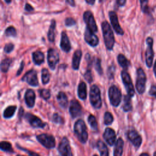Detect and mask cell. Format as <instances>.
<instances>
[{"instance_id":"36","label":"cell","mask_w":156,"mask_h":156,"mask_svg":"<svg viewBox=\"0 0 156 156\" xmlns=\"http://www.w3.org/2000/svg\"><path fill=\"white\" fill-rule=\"evenodd\" d=\"M5 35L7 37H16V29L13 26L8 27L5 30Z\"/></svg>"},{"instance_id":"2","label":"cell","mask_w":156,"mask_h":156,"mask_svg":"<svg viewBox=\"0 0 156 156\" xmlns=\"http://www.w3.org/2000/svg\"><path fill=\"white\" fill-rule=\"evenodd\" d=\"M74 130L78 140L82 143H86L88 139V133L85 123L83 120L79 119L76 122Z\"/></svg>"},{"instance_id":"16","label":"cell","mask_w":156,"mask_h":156,"mask_svg":"<svg viewBox=\"0 0 156 156\" xmlns=\"http://www.w3.org/2000/svg\"><path fill=\"white\" fill-rule=\"evenodd\" d=\"M22 79L27 82V83L31 86L37 87L38 85L37 74L35 70H30L27 72Z\"/></svg>"},{"instance_id":"58","label":"cell","mask_w":156,"mask_h":156,"mask_svg":"<svg viewBox=\"0 0 156 156\" xmlns=\"http://www.w3.org/2000/svg\"><path fill=\"white\" fill-rule=\"evenodd\" d=\"M93 156H98V155H94Z\"/></svg>"},{"instance_id":"32","label":"cell","mask_w":156,"mask_h":156,"mask_svg":"<svg viewBox=\"0 0 156 156\" xmlns=\"http://www.w3.org/2000/svg\"><path fill=\"white\" fill-rule=\"evenodd\" d=\"M12 62V60L9 58H5L2 60L1 65V71L3 73L7 72Z\"/></svg>"},{"instance_id":"8","label":"cell","mask_w":156,"mask_h":156,"mask_svg":"<svg viewBox=\"0 0 156 156\" xmlns=\"http://www.w3.org/2000/svg\"><path fill=\"white\" fill-rule=\"evenodd\" d=\"M121 75L122 80V82L127 92V94L129 95L131 98L133 97L135 93V90H134L133 85L132 79L130 78L129 74L127 71L124 70L121 72Z\"/></svg>"},{"instance_id":"52","label":"cell","mask_w":156,"mask_h":156,"mask_svg":"<svg viewBox=\"0 0 156 156\" xmlns=\"http://www.w3.org/2000/svg\"><path fill=\"white\" fill-rule=\"evenodd\" d=\"M153 71H154V73L155 74V76L156 77V60L154 62V68H153Z\"/></svg>"},{"instance_id":"31","label":"cell","mask_w":156,"mask_h":156,"mask_svg":"<svg viewBox=\"0 0 156 156\" xmlns=\"http://www.w3.org/2000/svg\"><path fill=\"white\" fill-rule=\"evenodd\" d=\"M16 106L15 105H11L7 107L3 113V116L5 118H10L12 117L16 111Z\"/></svg>"},{"instance_id":"23","label":"cell","mask_w":156,"mask_h":156,"mask_svg":"<svg viewBox=\"0 0 156 156\" xmlns=\"http://www.w3.org/2000/svg\"><path fill=\"white\" fill-rule=\"evenodd\" d=\"M32 59L35 65H40L44 62V55L40 51H37L32 53Z\"/></svg>"},{"instance_id":"6","label":"cell","mask_w":156,"mask_h":156,"mask_svg":"<svg viewBox=\"0 0 156 156\" xmlns=\"http://www.w3.org/2000/svg\"><path fill=\"white\" fill-rule=\"evenodd\" d=\"M108 97L111 104L114 107H118L121 100V93L119 88L113 85L108 90Z\"/></svg>"},{"instance_id":"7","label":"cell","mask_w":156,"mask_h":156,"mask_svg":"<svg viewBox=\"0 0 156 156\" xmlns=\"http://www.w3.org/2000/svg\"><path fill=\"white\" fill-rule=\"evenodd\" d=\"M37 140L47 149H52L55 147V141L54 137L47 133H42L37 136Z\"/></svg>"},{"instance_id":"38","label":"cell","mask_w":156,"mask_h":156,"mask_svg":"<svg viewBox=\"0 0 156 156\" xmlns=\"http://www.w3.org/2000/svg\"><path fill=\"white\" fill-rule=\"evenodd\" d=\"M38 93L40 94V96L44 100H48V99L50 98L51 93L49 90L41 89V90H38Z\"/></svg>"},{"instance_id":"40","label":"cell","mask_w":156,"mask_h":156,"mask_svg":"<svg viewBox=\"0 0 156 156\" xmlns=\"http://www.w3.org/2000/svg\"><path fill=\"white\" fill-rule=\"evenodd\" d=\"M52 121L55 123L62 124L63 122V118L57 113H54L52 116Z\"/></svg>"},{"instance_id":"56","label":"cell","mask_w":156,"mask_h":156,"mask_svg":"<svg viewBox=\"0 0 156 156\" xmlns=\"http://www.w3.org/2000/svg\"><path fill=\"white\" fill-rule=\"evenodd\" d=\"M16 156H24V155H16Z\"/></svg>"},{"instance_id":"13","label":"cell","mask_w":156,"mask_h":156,"mask_svg":"<svg viewBox=\"0 0 156 156\" xmlns=\"http://www.w3.org/2000/svg\"><path fill=\"white\" fill-rule=\"evenodd\" d=\"M84 39L89 45L93 47L96 46L99 43L98 37L87 27L84 33Z\"/></svg>"},{"instance_id":"28","label":"cell","mask_w":156,"mask_h":156,"mask_svg":"<svg viewBox=\"0 0 156 156\" xmlns=\"http://www.w3.org/2000/svg\"><path fill=\"white\" fill-rule=\"evenodd\" d=\"M122 109L124 112H129L132 109L131 97L128 94L124 96V103L122 105Z\"/></svg>"},{"instance_id":"39","label":"cell","mask_w":156,"mask_h":156,"mask_svg":"<svg viewBox=\"0 0 156 156\" xmlns=\"http://www.w3.org/2000/svg\"><path fill=\"white\" fill-rule=\"evenodd\" d=\"M94 67H95V69H96V71L100 75H101L102 74L103 71H102V69L101 65V60L99 58H96V59L95 64H94Z\"/></svg>"},{"instance_id":"37","label":"cell","mask_w":156,"mask_h":156,"mask_svg":"<svg viewBox=\"0 0 156 156\" xmlns=\"http://www.w3.org/2000/svg\"><path fill=\"white\" fill-rule=\"evenodd\" d=\"M113 121V117L110 112H105L104 116V122L105 125H110Z\"/></svg>"},{"instance_id":"54","label":"cell","mask_w":156,"mask_h":156,"mask_svg":"<svg viewBox=\"0 0 156 156\" xmlns=\"http://www.w3.org/2000/svg\"><path fill=\"white\" fill-rule=\"evenodd\" d=\"M4 1H5V2H6V3L9 4V3H10V2H11V1H12V0H4Z\"/></svg>"},{"instance_id":"51","label":"cell","mask_w":156,"mask_h":156,"mask_svg":"<svg viewBox=\"0 0 156 156\" xmlns=\"http://www.w3.org/2000/svg\"><path fill=\"white\" fill-rule=\"evenodd\" d=\"M86 2L90 5H93L95 2V0H85Z\"/></svg>"},{"instance_id":"34","label":"cell","mask_w":156,"mask_h":156,"mask_svg":"<svg viewBox=\"0 0 156 156\" xmlns=\"http://www.w3.org/2000/svg\"><path fill=\"white\" fill-rule=\"evenodd\" d=\"M50 79V74L48 70L44 68L41 71V80L43 84H46L49 82Z\"/></svg>"},{"instance_id":"21","label":"cell","mask_w":156,"mask_h":156,"mask_svg":"<svg viewBox=\"0 0 156 156\" xmlns=\"http://www.w3.org/2000/svg\"><path fill=\"white\" fill-rule=\"evenodd\" d=\"M81 57H82V51L79 49L76 50L73 54V60H72V66L74 69L77 70L79 68Z\"/></svg>"},{"instance_id":"46","label":"cell","mask_w":156,"mask_h":156,"mask_svg":"<svg viewBox=\"0 0 156 156\" xmlns=\"http://www.w3.org/2000/svg\"><path fill=\"white\" fill-rule=\"evenodd\" d=\"M18 146V148H21V149L23 150L24 151H25L26 152H28V153H29V154H30V156H40V155H39L38 154H37V153H35V152H31V151H27V150H26V149H24L23 148H22V147H21L18 146Z\"/></svg>"},{"instance_id":"30","label":"cell","mask_w":156,"mask_h":156,"mask_svg":"<svg viewBox=\"0 0 156 156\" xmlns=\"http://www.w3.org/2000/svg\"><path fill=\"white\" fill-rule=\"evenodd\" d=\"M140 8L142 12L146 15L151 14V9L149 6V0H140Z\"/></svg>"},{"instance_id":"45","label":"cell","mask_w":156,"mask_h":156,"mask_svg":"<svg viewBox=\"0 0 156 156\" xmlns=\"http://www.w3.org/2000/svg\"><path fill=\"white\" fill-rule=\"evenodd\" d=\"M149 95L156 98V84L152 85L149 91Z\"/></svg>"},{"instance_id":"19","label":"cell","mask_w":156,"mask_h":156,"mask_svg":"<svg viewBox=\"0 0 156 156\" xmlns=\"http://www.w3.org/2000/svg\"><path fill=\"white\" fill-rule=\"evenodd\" d=\"M60 48L65 52H68L71 49V43L69 38L65 32H62L61 40H60Z\"/></svg>"},{"instance_id":"48","label":"cell","mask_w":156,"mask_h":156,"mask_svg":"<svg viewBox=\"0 0 156 156\" xmlns=\"http://www.w3.org/2000/svg\"><path fill=\"white\" fill-rule=\"evenodd\" d=\"M116 3L119 6L122 7L126 4V0H116Z\"/></svg>"},{"instance_id":"33","label":"cell","mask_w":156,"mask_h":156,"mask_svg":"<svg viewBox=\"0 0 156 156\" xmlns=\"http://www.w3.org/2000/svg\"><path fill=\"white\" fill-rule=\"evenodd\" d=\"M88 122L90 124V126L92 130H98V123H97L95 117L93 115H89V116L88 118Z\"/></svg>"},{"instance_id":"49","label":"cell","mask_w":156,"mask_h":156,"mask_svg":"<svg viewBox=\"0 0 156 156\" xmlns=\"http://www.w3.org/2000/svg\"><path fill=\"white\" fill-rule=\"evenodd\" d=\"M23 68H24V62H21V65H20V68L18 70V72H17V74H16L17 76L20 75V74L21 73V72H22V71H23Z\"/></svg>"},{"instance_id":"17","label":"cell","mask_w":156,"mask_h":156,"mask_svg":"<svg viewBox=\"0 0 156 156\" xmlns=\"http://www.w3.org/2000/svg\"><path fill=\"white\" fill-rule=\"evenodd\" d=\"M69 113L72 118H76L81 115L82 107L77 101L73 99L70 102Z\"/></svg>"},{"instance_id":"35","label":"cell","mask_w":156,"mask_h":156,"mask_svg":"<svg viewBox=\"0 0 156 156\" xmlns=\"http://www.w3.org/2000/svg\"><path fill=\"white\" fill-rule=\"evenodd\" d=\"M0 145H1V150L6 152H13V149L10 143L7 141H1Z\"/></svg>"},{"instance_id":"53","label":"cell","mask_w":156,"mask_h":156,"mask_svg":"<svg viewBox=\"0 0 156 156\" xmlns=\"http://www.w3.org/2000/svg\"><path fill=\"white\" fill-rule=\"evenodd\" d=\"M140 156H149V155L147 153H142Z\"/></svg>"},{"instance_id":"10","label":"cell","mask_w":156,"mask_h":156,"mask_svg":"<svg viewBox=\"0 0 156 156\" xmlns=\"http://www.w3.org/2000/svg\"><path fill=\"white\" fill-rule=\"evenodd\" d=\"M58 150L62 156H73L69 141L66 137L63 138L61 140L58 145Z\"/></svg>"},{"instance_id":"47","label":"cell","mask_w":156,"mask_h":156,"mask_svg":"<svg viewBox=\"0 0 156 156\" xmlns=\"http://www.w3.org/2000/svg\"><path fill=\"white\" fill-rule=\"evenodd\" d=\"M25 10L26 11H27V12H31V11H33L34 10V7L31 5H30L29 4H26Z\"/></svg>"},{"instance_id":"43","label":"cell","mask_w":156,"mask_h":156,"mask_svg":"<svg viewBox=\"0 0 156 156\" xmlns=\"http://www.w3.org/2000/svg\"><path fill=\"white\" fill-rule=\"evenodd\" d=\"M114 73H115V66L113 65H111L110 67H108L107 70V75L109 79L113 78Z\"/></svg>"},{"instance_id":"26","label":"cell","mask_w":156,"mask_h":156,"mask_svg":"<svg viewBox=\"0 0 156 156\" xmlns=\"http://www.w3.org/2000/svg\"><path fill=\"white\" fill-rule=\"evenodd\" d=\"M117 59H118V62L119 65L122 68H123L124 69H127L129 67V66L130 65V62L128 60V59L123 54H119L118 55Z\"/></svg>"},{"instance_id":"22","label":"cell","mask_w":156,"mask_h":156,"mask_svg":"<svg viewBox=\"0 0 156 156\" xmlns=\"http://www.w3.org/2000/svg\"><path fill=\"white\" fill-rule=\"evenodd\" d=\"M124 141L121 138H119L116 141L114 148V156H121L123 152Z\"/></svg>"},{"instance_id":"15","label":"cell","mask_w":156,"mask_h":156,"mask_svg":"<svg viewBox=\"0 0 156 156\" xmlns=\"http://www.w3.org/2000/svg\"><path fill=\"white\" fill-rule=\"evenodd\" d=\"M127 138L136 148L140 147L142 143V138L140 135L136 130H129L127 132Z\"/></svg>"},{"instance_id":"20","label":"cell","mask_w":156,"mask_h":156,"mask_svg":"<svg viewBox=\"0 0 156 156\" xmlns=\"http://www.w3.org/2000/svg\"><path fill=\"white\" fill-rule=\"evenodd\" d=\"M25 102L27 107H32L35 104V94L34 91L31 90H27L25 93Z\"/></svg>"},{"instance_id":"41","label":"cell","mask_w":156,"mask_h":156,"mask_svg":"<svg viewBox=\"0 0 156 156\" xmlns=\"http://www.w3.org/2000/svg\"><path fill=\"white\" fill-rule=\"evenodd\" d=\"M84 77L86 79V80L87 82H88L89 83L92 82L93 76H92V73H91V71H90V69H87V71L84 74Z\"/></svg>"},{"instance_id":"14","label":"cell","mask_w":156,"mask_h":156,"mask_svg":"<svg viewBox=\"0 0 156 156\" xmlns=\"http://www.w3.org/2000/svg\"><path fill=\"white\" fill-rule=\"evenodd\" d=\"M25 118L29 124L35 128H43L46 125L39 118L31 113H27L25 115Z\"/></svg>"},{"instance_id":"27","label":"cell","mask_w":156,"mask_h":156,"mask_svg":"<svg viewBox=\"0 0 156 156\" xmlns=\"http://www.w3.org/2000/svg\"><path fill=\"white\" fill-rule=\"evenodd\" d=\"M57 99L59 105L62 108H66L68 106V99L66 94L63 92H59L57 94Z\"/></svg>"},{"instance_id":"57","label":"cell","mask_w":156,"mask_h":156,"mask_svg":"<svg viewBox=\"0 0 156 156\" xmlns=\"http://www.w3.org/2000/svg\"><path fill=\"white\" fill-rule=\"evenodd\" d=\"M102 1H103V0H99V1H100V2H102Z\"/></svg>"},{"instance_id":"18","label":"cell","mask_w":156,"mask_h":156,"mask_svg":"<svg viewBox=\"0 0 156 156\" xmlns=\"http://www.w3.org/2000/svg\"><path fill=\"white\" fill-rule=\"evenodd\" d=\"M103 137L105 141L110 145L112 146L116 141V133L111 128H106Z\"/></svg>"},{"instance_id":"5","label":"cell","mask_w":156,"mask_h":156,"mask_svg":"<svg viewBox=\"0 0 156 156\" xmlns=\"http://www.w3.org/2000/svg\"><path fill=\"white\" fill-rule=\"evenodd\" d=\"M136 89L138 93L140 94H143L146 89V76L141 68H139L136 71Z\"/></svg>"},{"instance_id":"12","label":"cell","mask_w":156,"mask_h":156,"mask_svg":"<svg viewBox=\"0 0 156 156\" xmlns=\"http://www.w3.org/2000/svg\"><path fill=\"white\" fill-rule=\"evenodd\" d=\"M109 18L111 22V24L112 25V27L116 34L120 35H122L124 33V30H122V27L120 26L117 14L114 11H110L109 13Z\"/></svg>"},{"instance_id":"42","label":"cell","mask_w":156,"mask_h":156,"mask_svg":"<svg viewBox=\"0 0 156 156\" xmlns=\"http://www.w3.org/2000/svg\"><path fill=\"white\" fill-rule=\"evenodd\" d=\"M13 48H14L13 44L10 43H7L5 45V46L4 48V51L6 53H10L13 50Z\"/></svg>"},{"instance_id":"24","label":"cell","mask_w":156,"mask_h":156,"mask_svg":"<svg viewBox=\"0 0 156 156\" xmlns=\"http://www.w3.org/2000/svg\"><path fill=\"white\" fill-rule=\"evenodd\" d=\"M56 23L55 21L53 19L51 20V24L49 28V30L48 32V40L50 42H54L55 40V30Z\"/></svg>"},{"instance_id":"25","label":"cell","mask_w":156,"mask_h":156,"mask_svg":"<svg viewBox=\"0 0 156 156\" xmlns=\"http://www.w3.org/2000/svg\"><path fill=\"white\" fill-rule=\"evenodd\" d=\"M77 93L80 99L85 100L87 98V86L85 82H82L79 83Z\"/></svg>"},{"instance_id":"44","label":"cell","mask_w":156,"mask_h":156,"mask_svg":"<svg viewBox=\"0 0 156 156\" xmlns=\"http://www.w3.org/2000/svg\"><path fill=\"white\" fill-rule=\"evenodd\" d=\"M65 25L66 26H68V27H71V26H73L74 25L76 24V21L72 18H67L66 20H65Z\"/></svg>"},{"instance_id":"3","label":"cell","mask_w":156,"mask_h":156,"mask_svg":"<svg viewBox=\"0 0 156 156\" xmlns=\"http://www.w3.org/2000/svg\"><path fill=\"white\" fill-rule=\"evenodd\" d=\"M146 43L147 47L145 52V62L146 66L148 68H151L152 66L154 57V51L153 49L154 40L152 37H147L146 39Z\"/></svg>"},{"instance_id":"4","label":"cell","mask_w":156,"mask_h":156,"mask_svg":"<svg viewBox=\"0 0 156 156\" xmlns=\"http://www.w3.org/2000/svg\"><path fill=\"white\" fill-rule=\"evenodd\" d=\"M90 101L94 108H101L102 105L101 92L99 88L96 85H93L91 87L90 91Z\"/></svg>"},{"instance_id":"1","label":"cell","mask_w":156,"mask_h":156,"mask_svg":"<svg viewBox=\"0 0 156 156\" xmlns=\"http://www.w3.org/2000/svg\"><path fill=\"white\" fill-rule=\"evenodd\" d=\"M101 27L105 47L108 50H112L115 44V37L112 29L106 21L102 23Z\"/></svg>"},{"instance_id":"11","label":"cell","mask_w":156,"mask_h":156,"mask_svg":"<svg viewBox=\"0 0 156 156\" xmlns=\"http://www.w3.org/2000/svg\"><path fill=\"white\" fill-rule=\"evenodd\" d=\"M59 61V55L56 50L50 48L48 51V63L51 69H54Z\"/></svg>"},{"instance_id":"50","label":"cell","mask_w":156,"mask_h":156,"mask_svg":"<svg viewBox=\"0 0 156 156\" xmlns=\"http://www.w3.org/2000/svg\"><path fill=\"white\" fill-rule=\"evenodd\" d=\"M67 3H68L72 7H75V2L74 0H66Z\"/></svg>"},{"instance_id":"29","label":"cell","mask_w":156,"mask_h":156,"mask_svg":"<svg viewBox=\"0 0 156 156\" xmlns=\"http://www.w3.org/2000/svg\"><path fill=\"white\" fill-rule=\"evenodd\" d=\"M97 147L100 152L101 156H108V151L107 147L104 142L99 140L97 143Z\"/></svg>"},{"instance_id":"55","label":"cell","mask_w":156,"mask_h":156,"mask_svg":"<svg viewBox=\"0 0 156 156\" xmlns=\"http://www.w3.org/2000/svg\"><path fill=\"white\" fill-rule=\"evenodd\" d=\"M153 156H156V152H155L154 153V155Z\"/></svg>"},{"instance_id":"9","label":"cell","mask_w":156,"mask_h":156,"mask_svg":"<svg viewBox=\"0 0 156 156\" xmlns=\"http://www.w3.org/2000/svg\"><path fill=\"white\" fill-rule=\"evenodd\" d=\"M83 17V20L87 24V27L93 32H96L98 31V27L93 13L90 11H85Z\"/></svg>"}]
</instances>
